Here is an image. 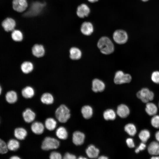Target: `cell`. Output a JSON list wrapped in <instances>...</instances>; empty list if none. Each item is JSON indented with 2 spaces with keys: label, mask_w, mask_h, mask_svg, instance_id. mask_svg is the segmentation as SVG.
I'll return each mask as SVG.
<instances>
[{
  "label": "cell",
  "mask_w": 159,
  "mask_h": 159,
  "mask_svg": "<svg viewBox=\"0 0 159 159\" xmlns=\"http://www.w3.org/2000/svg\"><path fill=\"white\" fill-rule=\"evenodd\" d=\"M70 57L73 60H78L82 56V52L81 50L76 47H72L69 50Z\"/></svg>",
  "instance_id": "obj_22"
},
{
  "label": "cell",
  "mask_w": 159,
  "mask_h": 159,
  "mask_svg": "<svg viewBox=\"0 0 159 159\" xmlns=\"http://www.w3.org/2000/svg\"><path fill=\"white\" fill-rule=\"evenodd\" d=\"M92 85V90L95 92H102L105 88L104 82L98 79H95L93 80Z\"/></svg>",
  "instance_id": "obj_12"
},
{
  "label": "cell",
  "mask_w": 159,
  "mask_h": 159,
  "mask_svg": "<svg viewBox=\"0 0 159 159\" xmlns=\"http://www.w3.org/2000/svg\"><path fill=\"white\" fill-rule=\"evenodd\" d=\"M155 137L156 140L158 142H159V130L156 132Z\"/></svg>",
  "instance_id": "obj_42"
},
{
  "label": "cell",
  "mask_w": 159,
  "mask_h": 159,
  "mask_svg": "<svg viewBox=\"0 0 159 159\" xmlns=\"http://www.w3.org/2000/svg\"><path fill=\"white\" fill-rule=\"evenodd\" d=\"M6 101L9 103L12 104L15 102L17 100L16 93L14 91L8 92L6 95Z\"/></svg>",
  "instance_id": "obj_28"
},
{
  "label": "cell",
  "mask_w": 159,
  "mask_h": 159,
  "mask_svg": "<svg viewBox=\"0 0 159 159\" xmlns=\"http://www.w3.org/2000/svg\"><path fill=\"white\" fill-rule=\"evenodd\" d=\"M57 122L55 120L51 117L47 119L45 122V126L48 130L52 131L56 127Z\"/></svg>",
  "instance_id": "obj_24"
},
{
  "label": "cell",
  "mask_w": 159,
  "mask_h": 159,
  "mask_svg": "<svg viewBox=\"0 0 159 159\" xmlns=\"http://www.w3.org/2000/svg\"><path fill=\"white\" fill-rule=\"evenodd\" d=\"M56 134L59 138L62 140L66 139L68 135V132L66 129L62 126L60 127L57 129Z\"/></svg>",
  "instance_id": "obj_23"
},
{
  "label": "cell",
  "mask_w": 159,
  "mask_h": 159,
  "mask_svg": "<svg viewBox=\"0 0 159 159\" xmlns=\"http://www.w3.org/2000/svg\"><path fill=\"white\" fill-rule=\"evenodd\" d=\"M44 126L41 122H35L31 125V129L34 133L40 135L43 133L44 130Z\"/></svg>",
  "instance_id": "obj_18"
},
{
  "label": "cell",
  "mask_w": 159,
  "mask_h": 159,
  "mask_svg": "<svg viewBox=\"0 0 159 159\" xmlns=\"http://www.w3.org/2000/svg\"><path fill=\"white\" fill-rule=\"evenodd\" d=\"M41 100L44 104L50 105L53 103L54 99L51 94L49 93H45L42 95Z\"/></svg>",
  "instance_id": "obj_25"
},
{
  "label": "cell",
  "mask_w": 159,
  "mask_h": 159,
  "mask_svg": "<svg viewBox=\"0 0 159 159\" xmlns=\"http://www.w3.org/2000/svg\"><path fill=\"white\" fill-rule=\"evenodd\" d=\"M91 12L90 7L86 4L82 3L77 7L76 14L77 16L80 19H84L88 17Z\"/></svg>",
  "instance_id": "obj_8"
},
{
  "label": "cell",
  "mask_w": 159,
  "mask_h": 159,
  "mask_svg": "<svg viewBox=\"0 0 159 159\" xmlns=\"http://www.w3.org/2000/svg\"><path fill=\"white\" fill-rule=\"evenodd\" d=\"M8 149L11 151H15L19 147V142L14 139L10 140L7 144Z\"/></svg>",
  "instance_id": "obj_31"
},
{
  "label": "cell",
  "mask_w": 159,
  "mask_h": 159,
  "mask_svg": "<svg viewBox=\"0 0 159 159\" xmlns=\"http://www.w3.org/2000/svg\"><path fill=\"white\" fill-rule=\"evenodd\" d=\"M112 38L114 41L118 44H123L127 42L128 39L127 33L125 30L117 29L113 33Z\"/></svg>",
  "instance_id": "obj_5"
},
{
  "label": "cell",
  "mask_w": 159,
  "mask_h": 159,
  "mask_svg": "<svg viewBox=\"0 0 159 159\" xmlns=\"http://www.w3.org/2000/svg\"><path fill=\"white\" fill-rule=\"evenodd\" d=\"M64 159H75L76 156L72 154L68 153H66L63 156Z\"/></svg>",
  "instance_id": "obj_41"
},
{
  "label": "cell",
  "mask_w": 159,
  "mask_h": 159,
  "mask_svg": "<svg viewBox=\"0 0 159 159\" xmlns=\"http://www.w3.org/2000/svg\"><path fill=\"white\" fill-rule=\"evenodd\" d=\"M100 159H108V158L104 156H101L98 158Z\"/></svg>",
  "instance_id": "obj_46"
},
{
  "label": "cell",
  "mask_w": 159,
  "mask_h": 159,
  "mask_svg": "<svg viewBox=\"0 0 159 159\" xmlns=\"http://www.w3.org/2000/svg\"><path fill=\"white\" fill-rule=\"evenodd\" d=\"M32 52L34 56L37 57H40L44 55L45 50L43 45L36 44L32 47Z\"/></svg>",
  "instance_id": "obj_16"
},
{
  "label": "cell",
  "mask_w": 159,
  "mask_h": 159,
  "mask_svg": "<svg viewBox=\"0 0 159 159\" xmlns=\"http://www.w3.org/2000/svg\"><path fill=\"white\" fill-rule=\"evenodd\" d=\"M33 65L32 63L28 61L24 62L21 65V69L25 74H28L31 72L33 69Z\"/></svg>",
  "instance_id": "obj_29"
},
{
  "label": "cell",
  "mask_w": 159,
  "mask_h": 159,
  "mask_svg": "<svg viewBox=\"0 0 159 159\" xmlns=\"http://www.w3.org/2000/svg\"><path fill=\"white\" fill-rule=\"evenodd\" d=\"M26 130L22 127H18L15 129L14 131L15 137L18 139L23 140L24 139L27 135Z\"/></svg>",
  "instance_id": "obj_21"
},
{
  "label": "cell",
  "mask_w": 159,
  "mask_h": 159,
  "mask_svg": "<svg viewBox=\"0 0 159 159\" xmlns=\"http://www.w3.org/2000/svg\"><path fill=\"white\" fill-rule=\"evenodd\" d=\"M150 132L147 129H143L139 132L138 136L142 142L146 143L150 138Z\"/></svg>",
  "instance_id": "obj_30"
},
{
  "label": "cell",
  "mask_w": 159,
  "mask_h": 159,
  "mask_svg": "<svg viewBox=\"0 0 159 159\" xmlns=\"http://www.w3.org/2000/svg\"><path fill=\"white\" fill-rule=\"evenodd\" d=\"M148 151L151 155H159V143L158 142H151L148 146Z\"/></svg>",
  "instance_id": "obj_15"
},
{
  "label": "cell",
  "mask_w": 159,
  "mask_h": 159,
  "mask_svg": "<svg viewBox=\"0 0 159 159\" xmlns=\"http://www.w3.org/2000/svg\"><path fill=\"white\" fill-rule=\"evenodd\" d=\"M146 148V145L145 143L142 142L139 146L135 149V152L137 153H138L140 151L144 150Z\"/></svg>",
  "instance_id": "obj_39"
},
{
  "label": "cell",
  "mask_w": 159,
  "mask_h": 159,
  "mask_svg": "<svg viewBox=\"0 0 159 159\" xmlns=\"http://www.w3.org/2000/svg\"><path fill=\"white\" fill-rule=\"evenodd\" d=\"M85 138L84 134L80 131H75L73 134L72 141L73 143L76 145H82L84 142Z\"/></svg>",
  "instance_id": "obj_13"
},
{
  "label": "cell",
  "mask_w": 159,
  "mask_h": 159,
  "mask_svg": "<svg viewBox=\"0 0 159 159\" xmlns=\"http://www.w3.org/2000/svg\"><path fill=\"white\" fill-rule=\"evenodd\" d=\"M16 23L12 18H7L4 20L2 23V26L6 32L12 31L14 29Z\"/></svg>",
  "instance_id": "obj_11"
},
{
  "label": "cell",
  "mask_w": 159,
  "mask_h": 159,
  "mask_svg": "<svg viewBox=\"0 0 159 159\" xmlns=\"http://www.w3.org/2000/svg\"><path fill=\"white\" fill-rule=\"evenodd\" d=\"M11 36L12 39L16 42H21L23 38V35L22 32L17 29H14L12 31Z\"/></svg>",
  "instance_id": "obj_33"
},
{
  "label": "cell",
  "mask_w": 159,
  "mask_h": 159,
  "mask_svg": "<svg viewBox=\"0 0 159 159\" xmlns=\"http://www.w3.org/2000/svg\"><path fill=\"white\" fill-rule=\"evenodd\" d=\"M59 145V142L57 139L49 137H46L43 140L42 148L45 150L56 149Z\"/></svg>",
  "instance_id": "obj_6"
},
{
  "label": "cell",
  "mask_w": 159,
  "mask_h": 159,
  "mask_svg": "<svg viewBox=\"0 0 159 159\" xmlns=\"http://www.w3.org/2000/svg\"><path fill=\"white\" fill-rule=\"evenodd\" d=\"M125 131L130 135L134 136L137 132V129L135 125L132 123H128L125 127Z\"/></svg>",
  "instance_id": "obj_32"
},
{
  "label": "cell",
  "mask_w": 159,
  "mask_h": 159,
  "mask_svg": "<svg viewBox=\"0 0 159 159\" xmlns=\"http://www.w3.org/2000/svg\"><path fill=\"white\" fill-rule=\"evenodd\" d=\"M88 2L91 3H95L98 1L99 0H87Z\"/></svg>",
  "instance_id": "obj_43"
},
{
  "label": "cell",
  "mask_w": 159,
  "mask_h": 159,
  "mask_svg": "<svg viewBox=\"0 0 159 159\" xmlns=\"http://www.w3.org/2000/svg\"><path fill=\"white\" fill-rule=\"evenodd\" d=\"M117 113L120 117L123 118L127 117L129 114L130 110L128 107L124 104L119 105L117 109Z\"/></svg>",
  "instance_id": "obj_17"
},
{
  "label": "cell",
  "mask_w": 159,
  "mask_h": 159,
  "mask_svg": "<svg viewBox=\"0 0 159 159\" xmlns=\"http://www.w3.org/2000/svg\"><path fill=\"white\" fill-rule=\"evenodd\" d=\"M10 159H20V158L17 156H13L11 157Z\"/></svg>",
  "instance_id": "obj_44"
},
{
  "label": "cell",
  "mask_w": 159,
  "mask_h": 159,
  "mask_svg": "<svg viewBox=\"0 0 159 159\" xmlns=\"http://www.w3.org/2000/svg\"><path fill=\"white\" fill-rule=\"evenodd\" d=\"M21 94L24 98H32L34 96V91L32 87L27 86L22 90Z\"/></svg>",
  "instance_id": "obj_26"
},
{
  "label": "cell",
  "mask_w": 159,
  "mask_h": 159,
  "mask_svg": "<svg viewBox=\"0 0 159 159\" xmlns=\"http://www.w3.org/2000/svg\"><path fill=\"white\" fill-rule=\"evenodd\" d=\"M86 153L89 158H94L98 157L99 153V150L94 145H91L86 149Z\"/></svg>",
  "instance_id": "obj_19"
},
{
  "label": "cell",
  "mask_w": 159,
  "mask_h": 159,
  "mask_svg": "<svg viewBox=\"0 0 159 159\" xmlns=\"http://www.w3.org/2000/svg\"><path fill=\"white\" fill-rule=\"evenodd\" d=\"M81 112L83 117L86 119L90 118L93 114L92 108L89 105H85L82 108Z\"/></svg>",
  "instance_id": "obj_27"
},
{
  "label": "cell",
  "mask_w": 159,
  "mask_h": 159,
  "mask_svg": "<svg viewBox=\"0 0 159 159\" xmlns=\"http://www.w3.org/2000/svg\"><path fill=\"white\" fill-rule=\"evenodd\" d=\"M150 79L154 84H159V70L153 71L150 75Z\"/></svg>",
  "instance_id": "obj_35"
},
{
  "label": "cell",
  "mask_w": 159,
  "mask_h": 159,
  "mask_svg": "<svg viewBox=\"0 0 159 159\" xmlns=\"http://www.w3.org/2000/svg\"><path fill=\"white\" fill-rule=\"evenodd\" d=\"M22 116L25 121L27 123H30L35 119L36 114L31 109L27 108L23 112Z\"/></svg>",
  "instance_id": "obj_14"
},
{
  "label": "cell",
  "mask_w": 159,
  "mask_h": 159,
  "mask_svg": "<svg viewBox=\"0 0 159 159\" xmlns=\"http://www.w3.org/2000/svg\"><path fill=\"white\" fill-rule=\"evenodd\" d=\"M151 159H159V156L158 155L153 156L151 158Z\"/></svg>",
  "instance_id": "obj_45"
},
{
  "label": "cell",
  "mask_w": 159,
  "mask_h": 159,
  "mask_svg": "<svg viewBox=\"0 0 159 159\" xmlns=\"http://www.w3.org/2000/svg\"><path fill=\"white\" fill-rule=\"evenodd\" d=\"M145 111L148 115L153 116L157 113L158 108L155 104L149 102L146 103Z\"/></svg>",
  "instance_id": "obj_20"
},
{
  "label": "cell",
  "mask_w": 159,
  "mask_h": 159,
  "mask_svg": "<svg viewBox=\"0 0 159 159\" xmlns=\"http://www.w3.org/2000/svg\"><path fill=\"white\" fill-rule=\"evenodd\" d=\"M97 46L102 53L109 54L112 53L114 50V44L108 37L102 36L98 40Z\"/></svg>",
  "instance_id": "obj_2"
},
{
  "label": "cell",
  "mask_w": 159,
  "mask_h": 159,
  "mask_svg": "<svg viewBox=\"0 0 159 159\" xmlns=\"http://www.w3.org/2000/svg\"><path fill=\"white\" fill-rule=\"evenodd\" d=\"M80 30L83 35L86 36H90L94 32V25L90 21H84L80 25Z\"/></svg>",
  "instance_id": "obj_10"
},
{
  "label": "cell",
  "mask_w": 159,
  "mask_h": 159,
  "mask_svg": "<svg viewBox=\"0 0 159 159\" xmlns=\"http://www.w3.org/2000/svg\"><path fill=\"white\" fill-rule=\"evenodd\" d=\"M103 117L106 120H113L116 117V114L114 111L112 109H109L105 110L103 113Z\"/></svg>",
  "instance_id": "obj_34"
},
{
  "label": "cell",
  "mask_w": 159,
  "mask_h": 159,
  "mask_svg": "<svg viewBox=\"0 0 159 159\" xmlns=\"http://www.w3.org/2000/svg\"><path fill=\"white\" fill-rule=\"evenodd\" d=\"M158 106H159V104H158Z\"/></svg>",
  "instance_id": "obj_50"
},
{
  "label": "cell",
  "mask_w": 159,
  "mask_h": 159,
  "mask_svg": "<svg viewBox=\"0 0 159 159\" xmlns=\"http://www.w3.org/2000/svg\"><path fill=\"white\" fill-rule=\"evenodd\" d=\"M1 86H0V95H1Z\"/></svg>",
  "instance_id": "obj_49"
},
{
  "label": "cell",
  "mask_w": 159,
  "mask_h": 159,
  "mask_svg": "<svg viewBox=\"0 0 159 159\" xmlns=\"http://www.w3.org/2000/svg\"><path fill=\"white\" fill-rule=\"evenodd\" d=\"M47 5L44 1L36 0L32 2L29 5L24 15L27 17H33L39 16L44 11Z\"/></svg>",
  "instance_id": "obj_1"
},
{
  "label": "cell",
  "mask_w": 159,
  "mask_h": 159,
  "mask_svg": "<svg viewBox=\"0 0 159 159\" xmlns=\"http://www.w3.org/2000/svg\"><path fill=\"white\" fill-rule=\"evenodd\" d=\"M136 96L142 102L146 103L153 100L155 95L148 88L144 87L137 92Z\"/></svg>",
  "instance_id": "obj_4"
},
{
  "label": "cell",
  "mask_w": 159,
  "mask_h": 159,
  "mask_svg": "<svg viewBox=\"0 0 159 159\" xmlns=\"http://www.w3.org/2000/svg\"><path fill=\"white\" fill-rule=\"evenodd\" d=\"M141 0L142 1L144 2H146L149 1V0Z\"/></svg>",
  "instance_id": "obj_48"
},
{
  "label": "cell",
  "mask_w": 159,
  "mask_h": 159,
  "mask_svg": "<svg viewBox=\"0 0 159 159\" xmlns=\"http://www.w3.org/2000/svg\"><path fill=\"white\" fill-rule=\"evenodd\" d=\"M49 158L51 159H61L62 158V156L59 153L56 151H53L50 153Z\"/></svg>",
  "instance_id": "obj_38"
},
{
  "label": "cell",
  "mask_w": 159,
  "mask_h": 159,
  "mask_svg": "<svg viewBox=\"0 0 159 159\" xmlns=\"http://www.w3.org/2000/svg\"><path fill=\"white\" fill-rule=\"evenodd\" d=\"M55 114L58 121L63 123L67 122L70 116L69 110L64 105H61L57 108Z\"/></svg>",
  "instance_id": "obj_3"
},
{
  "label": "cell",
  "mask_w": 159,
  "mask_h": 159,
  "mask_svg": "<svg viewBox=\"0 0 159 159\" xmlns=\"http://www.w3.org/2000/svg\"><path fill=\"white\" fill-rule=\"evenodd\" d=\"M151 124L154 128H159V115H155L153 116L151 120Z\"/></svg>",
  "instance_id": "obj_36"
},
{
  "label": "cell",
  "mask_w": 159,
  "mask_h": 159,
  "mask_svg": "<svg viewBox=\"0 0 159 159\" xmlns=\"http://www.w3.org/2000/svg\"><path fill=\"white\" fill-rule=\"evenodd\" d=\"M126 143L127 146L130 148H133L135 146L133 140L131 138H127L126 140Z\"/></svg>",
  "instance_id": "obj_40"
},
{
  "label": "cell",
  "mask_w": 159,
  "mask_h": 159,
  "mask_svg": "<svg viewBox=\"0 0 159 159\" xmlns=\"http://www.w3.org/2000/svg\"><path fill=\"white\" fill-rule=\"evenodd\" d=\"M132 80V77L129 74H125L122 71H117L115 75L114 82L116 84L129 83Z\"/></svg>",
  "instance_id": "obj_7"
},
{
  "label": "cell",
  "mask_w": 159,
  "mask_h": 159,
  "mask_svg": "<svg viewBox=\"0 0 159 159\" xmlns=\"http://www.w3.org/2000/svg\"><path fill=\"white\" fill-rule=\"evenodd\" d=\"M78 158L80 159H86V158H85L83 157L82 156H80Z\"/></svg>",
  "instance_id": "obj_47"
},
{
  "label": "cell",
  "mask_w": 159,
  "mask_h": 159,
  "mask_svg": "<svg viewBox=\"0 0 159 159\" xmlns=\"http://www.w3.org/2000/svg\"><path fill=\"white\" fill-rule=\"evenodd\" d=\"M7 144L3 140L0 138V153L5 154L8 151Z\"/></svg>",
  "instance_id": "obj_37"
},
{
  "label": "cell",
  "mask_w": 159,
  "mask_h": 159,
  "mask_svg": "<svg viewBox=\"0 0 159 159\" xmlns=\"http://www.w3.org/2000/svg\"><path fill=\"white\" fill-rule=\"evenodd\" d=\"M29 5L27 0H13L12 6L16 11L21 13L27 9Z\"/></svg>",
  "instance_id": "obj_9"
}]
</instances>
